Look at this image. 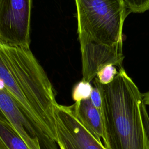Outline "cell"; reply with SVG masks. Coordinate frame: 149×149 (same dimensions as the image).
<instances>
[{
	"mask_svg": "<svg viewBox=\"0 0 149 149\" xmlns=\"http://www.w3.org/2000/svg\"><path fill=\"white\" fill-rule=\"evenodd\" d=\"M93 87L90 82L81 80L73 87L72 98L75 102L87 100L90 98Z\"/></svg>",
	"mask_w": 149,
	"mask_h": 149,
	"instance_id": "obj_9",
	"label": "cell"
},
{
	"mask_svg": "<svg viewBox=\"0 0 149 149\" xmlns=\"http://www.w3.org/2000/svg\"><path fill=\"white\" fill-rule=\"evenodd\" d=\"M90 99L92 104L94 105V106L100 112L102 118L104 109H103L102 97H101V95L99 89L95 86H94L93 87Z\"/></svg>",
	"mask_w": 149,
	"mask_h": 149,
	"instance_id": "obj_12",
	"label": "cell"
},
{
	"mask_svg": "<svg viewBox=\"0 0 149 149\" xmlns=\"http://www.w3.org/2000/svg\"><path fill=\"white\" fill-rule=\"evenodd\" d=\"M146 105L144 104V102L141 103L140 110H141V113L143 119V122L144 124V126L146 129V132L147 134V137L149 140V115L147 112V111L146 109Z\"/></svg>",
	"mask_w": 149,
	"mask_h": 149,
	"instance_id": "obj_13",
	"label": "cell"
},
{
	"mask_svg": "<svg viewBox=\"0 0 149 149\" xmlns=\"http://www.w3.org/2000/svg\"><path fill=\"white\" fill-rule=\"evenodd\" d=\"M143 100L146 105H149V91L143 94Z\"/></svg>",
	"mask_w": 149,
	"mask_h": 149,
	"instance_id": "obj_14",
	"label": "cell"
},
{
	"mask_svg": "<svg viewBox=\"0 0 149 149\" xmlns=\"http://www.w3.org/2000/svg\"><path fill=\"white\" fill-rule=\"evenodd\" d=\"M130 13H141L149 10V0H124Z\"/></svg>",
	"mask_w": 149,
	"mask_h": 149,
	"instance_id": "obj_11",
	"label": "cell"
},
{
	"mask_svg": "<svg viewBox=\"0 0 149 149\" xmlns=\"http://www.w3.org/2000/svg\"><path fill=\"white\" fill-rule=\"evenodd\" d=\"M0 79L34 127L41 149H58L54 90L30 48L0 44Z\"/></svg>",
	"mask_w": 149,
	"mask_h": 149,
	"instance_id": "obj_1",
	"label": "cell"
},
{
	"mask_svg": "<svg viewBox=\"0 0 149 149\" xmlns=\"http://www.w3.org/2000/svg\"><path fill=\"white\" fill-rule=\"evenodd\" d=\"M32 0H0V44L30 48Z\"/></svg>",
	"mask_w": 149,
	"mask_h": 149,
	"instance_id": "obj_4",
	"label": "cell"
},
{
	"mask_svg": "<svg viewBox=\"0 0 149 149\" xmlns=\"http://www.w3.org/2000/svg\"><path fill=\"white\" fill-rule=\"evenodd\" d=\"M0 149H30L1 109Z\"/></svg>",
	"mask_w": 149,
	"mask_h": 149,
	"instance_id": "obj_8",
	"label": "cell"
},
{
	"mask_svg": "<svg viewBox=\"0 0 149 149\" xmlns=\"http://www.w3.org/2000/svg\"><path fill=\"white\" fill-rule=\"evenodd\" d=\"M118 72L116 66L113 64H107L98 69L95 77L101 84H108L113 80Z\"/></svg>",
	"mask_w": 149,
	"mask_h": 149,
	"instance_id": "obj_10",
	"label": "cell"
},
{
	"mask_svg": "<svg viewBox=\"0 0 149 149\" xmlns=\"http://www.w3.org/2000/svg\"><path fill=\"white\" fill-rule=\"evenodd\" d=\"M82 80L91 82L107 64L122 67L123 27L130 13L124 0H74Z\"/></svg>",
	"mask_w": 149,
	"mask_h": 149,
	"instance_id": "obj_2",
	"label": "cell"
},
{
	"mask_svg": "<svg viewBox=\"0 0 149 149\" xmlns=\"http://www.w3.org/2000/svg\"><path fill=\"white\" fill-rule=\"evenodd\" d=\"M72 111L83 126L97 139L102 143L104 139V129L102 118L98 109L90 99L75 102L71 105Z\"/></svg>",
	"mask_w": 149,
	"mask_h": 149,
	"instance_id": "obj_7",
	"label": "cell"
},
{
	"mask_svg": "<svg viewBox=\"0 0 149 149\" xmlns=\"http://www.w3.org/2000/svg\"><path fill=\"white\" fill-rule=\"evenodd\" d=\"M54 118L59 149H106L79 121L71 106L57 104Z\"/></svg>",
	"mask_w": 149,
	"mask_h": 149,
	"instance_id": "obj_5",
	"label": "cell"
},
{
	"mask_svg": "<svg viewBox=\"0 0 149 149\" xmlns=\"http://www.w3.org/2000/svg\"><path fill=\"white\" fill-rule=\"evenodd\" d=\"M93 84L102 97L105 148L149 149L140 110L143 94L123 67L110 83L102 84L95 77Z\"/></svg>",
	"mask_w": 149,
	"mask_h": 149,
	"instance_id": "obj_3",
	"label": "cell"
},
{
	"mask_svg": "<svg viewBox=\"0 0 149 149\" xmlns=\"http://www.w3.org/2000/svg\"><path fill=\"white\" fill-rule=\"evenodd\" d=\"M0 109L30 149H41L38 134L0 79Z\"/></svg>",
	"mask_w": 149,
	"mask_h": 149,
	"instance_id": "obj_6",
	"label": "cell"
}]
</instances>
